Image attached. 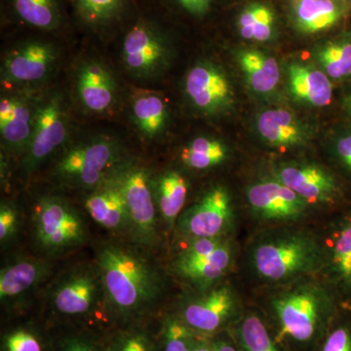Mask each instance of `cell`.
Here are the masks:
<instances>
[{
	"instance_id": "cell-35",
	"label": "cell",
	"mask_w": 351,
	"mask_h": 351,
	"mask_svg": "<svg viewBox=\"0 0 351 351\" xmlns=\"http://www.w3.org/2000/svg\"><path fill=\"white\" fill-rule=\"evenodd\" d=\"M107 351H156L151 337L142 330L120 332L110 341Z\"/></svg>"
},
{
	"instance_id": "cell-42",
	"label": "cell",
	"mask_w": 351,
	"mask_h": 351,
	"mask_svg": "<svg viewBox=\"0 0 351 351\" xmlns=\"http://www.w3.org/2000/svg\"><path fill=\"white\" fill-rule=\"evenodd\" d=\"M346 84V86L343 89V97H341V106L348 123L351 124V82Z\"/></svg>"
},
{
	"instance_id": "cell-23",
	"label": "cell",
	"mask_w": 351,
	"mask_h": 351,
	"mask_svg": "<svg viewBox=\"0 0 351 351\" xmlns=\"http://www.w3.org/2000/svg\"><path fill=\"white\" fill-rule=\"evenodd\" d=\"M257 131L267 144L276 147H291L306 141L304 127L290 110L270 108L258 115Z\"/></svg>"
},
{
	"instance_id": "cell-10",
	"label": "cell",
	"mask_w": 351,
	"mask_h": 351,
	"mask_svg": "<svg viewBox=\"0 0 351 351\" xmlns=\"http://www.w3.org/2000/svg\"><path fill=\"white\" fill-rule=\"evenodd\" d=\"M69 134L68 117L63 100L58 95L48 97L34 112V130L25 152L23 167L29 175L64 144Z\"/></svg>"
},
{
	"instance_id": "cell-6",
	"label": "cell",
	"mask_w": 351,
	"mask_h": 351,
	"mask_svg": "<svg viewBox=\"0 0 351 351\" xmlns=\"http://www.w3.org/2000/svg\"><path fill=\"white\" fill-rule=\"evenodd\" d=\"M125 199L130 237L136 243L152 247L157 239V208L149 171L129 165L113 173Z\"/></svg>"
},
{
	"instance_id": "cell-15",
	"label": "cell",
	"mask_w": 351,
	"mask_h": 351,
	"mask_svg": "<svg viewBox=\"0 0 351 351\" xmlns=\"http://www.w3.org/2000/svg\"><path fill=\"white\" fill-rule=\"evenodd\" d=\"M122 58L126 69L138 77H152L162 69L167 50L162 39L145 25L134 27L123 43Z\"/></svg>"
},
{
	"instance_id": "cell-13",
	"label": "cell",
	"mask_w": 351,
	"mask_h": 351,
	"mask_svg": "<svg viewBox=\"0 0 351 351\" xmlns=\"http://www.w3.org/2000/svg\"><path fill=\"white\" fill-rule=\"evenodd\" d=\"M237 297L228 285H216L182 304L180 318L191 330L212 334L221 329L237 309Z\"/></svg>"
},
{
	"instance_id": "cell-5",
	"label": "cell",
	"mask_w": 351,
	"mask_h": 351,
	"mask_svg": "<svg viewBox=\"0 0 351 351\" xmlns=\"http://www.w3.org/2000/svg\"><path fill=\"white\" fill-rule=\"evenodd\" d=\"M119 156L120 147L114 141H90L66 152L55 166L54 175L73 188L94 189L110 175Z\"/></svg>"
},
{
	"instance_id": "cell-1",
	"label": "cell",
	"mask_w": 351,
	"mask_h": 351,
	"mask_svg": "<svg viewBox=\"0 0 351 351\" xmlns=\"http://www.w3.org/2000/svg\"><path fill=\"white\" fill-rule=\"evenodd\" d=\"M104 302L119 317L142 315L156 306L163 293L162 276L144 253L121 243H106L95 263Z\"/></svg>"
},
{
	"instance_id": "cell-21",
	"label": "cell",
	"mask_w": 351,
	"mask_h": 351,
	"mask_svg": "<svg viewBox=\"0 0 351 351\" xmlns=\"http://www.w3.org/2000/svg\"><path fill=\"white\" fill-rule=\"evenodd\" d=\"M288 84L295 99L313 107H328L334 96L332 82L313 64L292 62L288 66Z\"/></svg>"
},
{
	"instance_id": "cell-41",
	"label": "cell",
	"mask_w": 351,
	"mask_h": 351,
	"mask_svg": "<svg viewBox=\"0 0 351 351\" xmlns=\"http://www.w3.org/2000/svg\"><path fill=\"white\" fill-rule=\"evenodd\" d=\"M186 10L195 15H202L209 8L211 0H177Z\"/></svg>"
},
{
	"instance_id": "cell-4",
	"label": "cell",
	"mask_w": 351,
	"mask_h": 351,
	"mask_svg": "<svg viewBox=\"0 0 351 351\" xmlns=\"http://www.w3.org/2000/svg\"><path fill=\"white\" fill-rule=\"evenodd\" d=\"M32 226L36 243L49 255L75 250L86 241L84 219L73 205L62 198H41L34 207Z\"/></svg>"
},
{
	"instance_id": "cell-40",
	"label": "cell",
	"mask_w": 351,
	"mask_h": 351,
	"mask_svg": "<svg viewBox=\"0 0 351 351\" xmlns=\"http://www.w3.org/2000/svg\"><path fill=\"white\" fill-rule=\"evenodd\" d=\"M62 351H98L91 341L80 336L68 337L62 341Z\"/></svg>"
},
{
	"instance_id": "cell-11",
	"label": "cell",
	"mask_w": 351,
	"mask_h": 351,
	"mask_svg": "<svg viewBox=\"0 0 351 351\" xmlns=\"http://www.w3.org/2000/svg\"><path fill=\"white\" fill-rule=\"evenodd\" d=\"M246 197L251 213L263 223H295L306 216L311 206L277 179L253 182Z\"/></svg>"
},
{
	"instance_id": "cell-29",
	"label": "cell",
	"mask_w": 351,
	"mask_h": 351,
	"mask_svg": "<svg viewBox=\"0 0 351 351\" xmlns=\"http://www.w3.org/2000/svg\"><path fill=\"white\" fill-rule=\"evenodd\" d=\"M181 157L182 162L191 169L208 170L226 160L228 149L216 138L198 137L182 149Z\"/></svg>"
},
{
	"instance_id": "cell-20",
	"label": "cell",
	"mask_w": 351,
	"mask_h": 351,
	"mask_svg": "<svg viewBox=\"0 0 351 351\" xmlns=\"http://www.w3.org/2000/svg\"><path fill=\"white\" fill-rule=\"evenodd\" d=\"M77 94L90 112H105L114 104L117 84L112 73L98 62H88L77 73Z\"/></svg>"
},
{
	"instance_id": "cell-7",
	"label": "cell",
	"mask_w": 351,
	"mask_h": 351,
	"mask_svg": "<svg viewBox=\"0 0 351 351\" xmlns=\"http://www.w3.org/2000/svg\"><path fill=\"white\" fill-rule=\"evenodd\" d=\"M276 178L311 204L345 206L348 186L341 176L315 163L289 162L276 168Z\"/></svg>"
},
{
	"instance_id": "cell-25",
	"label": "cell",
	"mask_w": 351,
	"mask_h": 351,
	"mask_svg": "<svg viewBox=\"0 0 351 351\" xmlns=\"http://www.w3.org/2000/svg\"><path fill=\"white\" fill-rule=\"evenodd\" d=\"M345 10L339 0H295V25L306 34L327 31L338 24Z\"/></svg>"
},
{
	"instance_id": "cell-38",
	"label": "cell",
	"mask_w": 351,
	"mask_h": 351,
	"mask_svg": "<svg viewBox=\"0 0 351 351\" xmlns=\"http://www.w3.org/2000/svg\"><path fill=\"white\" fill-rule=\"evenodd\" d=\"M4 351H43L41 341L34 332L17 329L4 338Z\"/></svg>"
},
{
	"instance_id": "cell-34",
	"label": "cell",
	"mask_w": 351,
	"mask_h": 351,
	"mask_svg": "<svg viewBox=\"0 0 351 351\" xmlns=\"http://www.w3.org/2000/svg\"><path fill=\"white\" fill-rule=\"evenodd\" d=\"M341 127L332 138V160L341 172V177L351 184V124Z\"/></svg>"
},
{
	"instance_id": "cell-17",
	"label": "cell",
	"mask_w": 351,
	"mask_h": 351,
	"mask_svg": "<svg viewBox=\"0 0 351 351\" xmlns=\"http://www.w3.org/2000/svg\"><path fill=\"white\" fill-rule=\"evenodd\" d=\"M56 62V52L49 44L29 43L7 56L3 73L7 82L25 84L43 80Z\"/></svg>"
},
{
	"instance_id": "cell-28",
	"label": "cell",
	"mask_w": 351,
	"mask_h": 351,
	"mask_svg": "<svg viewBox=\"0 0 351 351\" xmlns=\"http://www.w3.org/2000/svg\"><path fill=\"white\" fill-rule=\"evenodd\" d=\"M132 112L138 130L147 137H156L165 128L168 119L167 106L158 95H138L134 99Z\"/></svg>"
},
{
	"instance_id": "cell-3",
	"label": "cell",
	"mask_w": 351,
	"mask_h": 351,
	"mask_svg": "<svg viewBox=\"0 0 351 351\" xmlns=\"http://www.w3.org/2000/svg\"><path fill=\"white\" fill-rule=\"evenodd\" d=\"M283 286L270 301L280 339L311 341L321 328L335 319L343 304L324 280L317 283L304 278Z\"/></svg>"
},
{
	"instance_id": "cell-16",
	"label": "cell",
	"mask_w": 351,
	"mask_h": 351,
	"mask_svg": "<svg viewBox=\"0 0 351 351\" xmlns=\"http://www.w3.org/2000/svg\"><path fill=\"white\" fill-rule=\"evenodd\" d=\"M85 209L106 230L130 235L131 223L125 199L114 174L108 175L87 196Z\"/></svg>"
},
{
	"instance_id": "cell-43",
	"label": "cell",
	"mask_w": 351,
	"mask_h": 351,
	"mask_svg": "<svg viewBox=\"0 0 351 351\" xmlns=\"http://www.w3.org/2000/svg\"><path fill=\"white\" fill-rule=\"evenodd\" d=\"M215 351H239L237 348L228 343V341H223V339H219V341H215L213 343Z\"/></svg>"
},
{
	"instance_id": "cell-19",
	"label": "cell",
	"mask_w": 351,
	"mask_h": 351,
	"mask_svg": "<svg viewBox=\"0 0 351 351\" xmlns=\"http://www.w3.org/2000/svg\"><path fill=\"white\" fill-rule=\"evenodd\" d=\"M51 265L36 258H19L7 263L0 271L2 304L15 301L32 292L49 276Z\"/></svg>"
},
{
	"instance_id": "cell-24",
	"label": "cell",
	"mask_w": 351,
	"mask_h": 351,
	"mask_svg": "<svg viewBox=\"0 0 351 351\" xmlns=\"http://www.w3.org/2000/svg\"><path fill=\"white\" fill-rule=\"evenodd\" d=\"M152 186L157 213L169 232L182 213L188 197V182L181 173L169 170L159 176L156 181L152 182Z\"/></svg>"
},
{
	"instance_id": "cell-30",
	"label": "cell",
	"mask_w": 351,
	"mask_h": 351,
	"mask_svg": "<svg viewBox=\"0 0 351 351\" xmlns=\"http://www.w3.org/2000/svg\"><path fill=\"white\" fill-rule=\"evenodd\" d=\"M239 27L244 39L265 43L274 34V14L265 4H252L240 15Z\"/></svg>"
},
{
	"instance_id": "cell-9",
	"label": "cell",
	"mask_w": 351,
	"mask_h": 351,
	"mask_svg": "<svg viewBox=\"0 0 351 351\" xmlns=\"http://www.w3.org/2000/svg\"><path fill=\"white\" fill-rule=\"evenodd\" d=\"M233 221L232 196L223 186H214L193 206L182 212L176 223L184 239L223 237Z\"/></svg>"
},
{
	"instance_id": "cell-36",
	"label": "cell",
	"mask_w": 351,
	"mask_h": 351,
	"mask_svg": "<svg viewBox=\"0 0 351 351\" xmlns=\"http://www.w3.org/2000/svg\"><path fill=\"white\" fill-rule=\"evenodd\" d=\"M321 351H351V319L339 318L323 341Z\"/></svg>"
},
{
	"instance_id": "cell-37",
	"label": "cell",
	"mask_w": 351,
	"mask_h": 351,
	"mask_svg": "<svg viewBox=\"0 0 351 351\" xmlns=\"http://www.w3.org/2000/svg\"><path fill=\"white\" fill-rule=\"evenodd\" d=\"M122 0H77L83 17L90 22H100L112 17L119 8Z\"/></svg>"
},
{
	"instance_id": "cell-14",
	"label": "cell",
	"mask_w": 351,
	"mask_h": 351,
	"mask_svg": "<svg viewBox=\"0 0 351 351\" xmlns=\"http://www.w3.org/2000/svg\"><path fill=\"white\" fill-rule=\"evenodd\" d=\"M184 87L191 104L206 114H218L232 107V84L225 73L210 62H199L189 69Z\"/></svg>"
},
{
	"instance_id": "cell-33",
	"label": "cell",
	"mask_w": 351,
	"mask_h": 351,
	"mask_svg": "<svg viewBox=\"0 0 351 351\" xmlns=\"http://www.w3.org/2000/svg\"><path fill=\"white\" fill-rule=\"evenodd\" d=\"M197 341L195 331L180 316L166 318L162 332L163 351H191Z\"/></svg>"
},
{
	"instance_id": "cell-27",
	"label": "cell",
	"mask_w": 351,
	"mask_h": 351,
	"mask_svg": "<svg viewBox=\"0 0 351 351\" xmlns=\"http://www.w3.org/2000/svg\"><path fill=\"white\" fill-rule=\"evenodd\" d=\"M317 62L321 71L335 82H351V34L320 46Z\"/></svg>"
},
{
	"instance_id": "cell-31",
	"label": "cell",
	"mask_w": 351,
	"mask_h": 351,
	"mask_svg": "<svg viewBox=\"0 0 351 351\" xmlns=\"http://www.w3.org/2000/svg\"><path fill=\"white\" fill-rule=\"evenodd\" d=\"M237 332L245 351H280L265 323L257 314L245 315L240 322Z\"/></svg>"
},
{
	"instance_id": "cell-32",
	"label": "cell",
	"mask_w": 351,
	"mask_h": 351,
	"mask_svg": "<svg viewBox=\"0 0 351 351\" xmlns=\"http://www.w3.org/2000/svg\"><path fill=\"white\" fill-rule=\"evenodd\" d=\"M16 12L27 24L52 29L58 22L56 0H14Z\"/></svg>"
},
{
	"instance_id": "cell-12",
	"label": "cell",
	"mask_w": 351,
	"mask_h": 351,
	"mask_svg": "<svg viewBox=\"0 0 351 351\" xmlns=\"http://www.w3.org/2000/svg\"><path fill=\"white\" fill-rule=\"evenodd\" d=\"M104 301L103 287L96 265H80L64 274L50 293L55 311L64 316L89 313Z\"/></svg>"
},
{
	"instance_id": "cell-2",
	"label": "cell",
	"mask_w": 351,
	"mask_h": 351,
	"mask_svg": "<svg viewBox=\"0 0 351 351\" xmlns=\"http://www.w3.org/2000/svg\"><path fill=\"white\" fill-rule=\"evenodd\" d=\"M249 263L263 282L279 286L295 282L322 271V239L301 228L271 230L254 240Z\"/></svg>"
},
{
	"instance_id": "cell-22",
	"label": "cell",
	"mask_w": 351,
	"mask_h": 351,
	"mask_svg": "<svg viewBox=\"0 0 351 351\" xmlns=\"http://www.w3.org/2000/svg\"><path fill=\"white\" fill-rule=\"evenodd\" d=\"M34 112L20 98H4L0 103L2 140L13 152H25L34 130Z\"/></svg>"
},
{
	"instance_id": "cell-39",
	"label": "cell",
	"mask_w": 351,
	"mask_h": 351,
	"mask_svg": "<svg viewBox=\"0 0 351 351\" xmlns=\"http://www.w3.org/2000/svg\"><path fill=\"white\" fill-rule=\"evenodd\" d=\"M19 214L11 203L2 202L0 206V241L2 245L10 243L19 228Z\"/></svg>"
},
{
	"instance_id": "cell-18",
	"label": "cell",
	"mask_w": 351,
	"mask_h": 351,
	"mask_svg": "<svg viewBox=\"0 0 351 351\" xmlns=\"http://www.w3.org/2000/svg\"><path fill=\"white\" fill-rule=\"evenodd\" d=\"M233 258L234 250L228 239L209 255L191 260L175 258L172 269L182 280L203 291L213 287L219 279L228 274L232 267Z\"/></svg>"
},
{
	"instance_id": "cell-26",
	"label": "cell",
	"mask_w": 351,
	"mask_h": 351,
	"mask_svg": "<svg viewBox=\"0 0 351 351\" xmlns=\"http://www.w3.org/2000/svg\"><path fill=\"white\" fill-rule=\"evenodd\" d=\"M239 62L249 87L256 93H271L280 82L278 63L274 57L262 51H240Z\"/></svg>"
},
{
	"instance_id": "cell-44",
	"label": "cell",
	"mask_w": 351,
	"mask_h": 351,
	"mask_svg": "<svg viewBox=\"0 0 351 351\" xmlns=\"http://www.w3.org/2000/svg\"><path fill=\"white\" fill-rule=\"evenodd\" d=\"M191 351H215L213 343L204 341H198L195 348Z\"/></svg>"
},
{
	"instance_id": "cell-8",
	"label": "cell",
	"mask_w": 351,
	"mask_h": 351,
	"mask_svg": "<svg viewBox=\"0 0 351 351\" xmlns=\"http://www.w3.org/2000/svg\"><path fill=\"white\" fill-rule=\"evenodd\" d=\"M324 265L321 274L341 304L351 306V204L328 225L322 237Z\"/></svg>"
}]
</instances>
